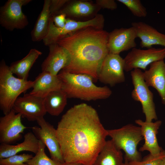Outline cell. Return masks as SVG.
Returning a JSON list of instances; mask_svg holds the SVG:
<instances>
[{
    "mask_svg": "<svg viewBox=\"0 0 165 165\" xmlns=\"http://www.w3.org/2000/svg\"><path fill=\"white\" fill-rule=\"evenodd\" d=\"M122 165H129V162L127 160H125L124 162L123 163Z\"/></svg>",
    "mask_w": 165,
    "mask_h": 165,
    "instance_id": "e575fe53",
    "label": "cell"
},
{
    "mask_svg": "<svg viewBox=\"0 0 165 165\" xmlns=\"http://www.w3.org/2000/svg\"><path fill=\"white\" fill-rule=\"evenodd\" d=\"M37 122L40 127L34 126L31 128L34 134L47 147L51 159L61 164L64 163L56 129L43 117L38 119Z\"/></svg>",
    "mask_w": 165,
    "mask_h": 165,
    "instance_id": "8fae6325",
    "label": "cell"
},
{
    "mask_svg": "<svg viewBox=\"0 0 165 165\" xmlns=\"http://www.w3.org/2000/svg\"><path fill=\"white\" fill-rule=\"evenodd\" d=\"M142 76L147 86L157 90L162 103L165 105V62L164 60L151 64L149 69L143 72Z\"/></svg>",
    "mask_w": 165,
    "mask_h": 165,
    "instance_id": "ac0fdd59",
    "label": "cell"
},
{
    "mask_svg": "<svg viewBox=\"0 0 165 165\" xmlns=\"http://www.w3.org/2000/svg\"><path fill=\"white\" fill-rule=\"evenodd\" d=\"M95 3L101 9L114 10L117 7V4L114 0H96Z\"/></svg>",
    "mask_w": 165,
    "mask_h": 165,
    "instance_id": "4dcf8cb0",
    "label": "cell"
},
{
    "mask_svg": "<svg viewBox=\"0 0 165 165\" xmlns=\"http://www.w3.org/2000/svg\"><path fill=\"white\" fill-rule=\"evenodd\" d=\"M137 38L136 31L132 26L115 29L108 33V47L109 53L119 54L122 52L135 48Z\"/></svg>",
    "mask_w": 165,
    "mask_h": 165,
    "instance_id": "5bb4252c",
    "label": "cell"
},
{
    "mask_svg": "<svg viewBox=\"0 0 165 165\" xmlns=\"http://www.w3.org/2000/svg\"><path fill=\"white\" fill-rule=\"evenodd\" d=\"M165 154V151L164 150L160 154L156 156L149 153L140 161L129 162V165H161Z\"/></svg>",
    "mask_w": 165,
    "mask_h": 165,
    "instance_id": "f1b7e54d",
    "label": "cell"
},
{
    "mask_svg": "<svg viewBox=\"0 0 165 165\" xmlns=\"http://www.w3.org/2000/svg\"><path fill=\"white\" fill-rule=\"evenodd\" d=\"M62 82L58 75L42 71L33 81L32 89L30 93L44 98L51 92L61 89Z\"/></svg>",
    "mask_w": 165,
    "mask_h": 165,
    "instance_id": "ffe728a7",
    "label": "cell"
},
{
    "mask_svg": "<svg viewBox=\"0 0 165 165\" xmlns=\"http://www.w3.org/2000/svg\"><path fill=\"white\" fill-rule=\"evenodd\" d=\"M124 59L119 54L109 53L102 62L98 74V80L111 86L124 82Z\"/></svg>",
    "mask_w": 165,
    "mask_h": 165,
    "instance_id": "30bf717a",
    "label": "cell"
},
{
    "mask_svg": "<svg viewBox=\"0 0 165 165\" xmlns=\"http://www.w3.org/2000/svg\"><path fill=\"white\" fill-rule=\"evenodd\" d=\"M13 109L16 113L29 121H36L43 118L46 112L44 104V98L30 94H25L19 97L15 101Z\"/></svg>",
    "mask_w": 165,
    "mask_h": 165,
    "instance_id": "7c38bea8",
    "label": "cell"
},
{
    "mask_svg": "<svg viewBox=\"0 0 165 165\" xmlns=\"http://www.w3.org/2000/svg\"><path fill=\"white\" fill-rule=\"evenodd\" d=\"M61 165H86L82 163H65L61 164Z\"/></svg>",
    "mask_w": 165,
    "mask_h": 165,
    "instance_id": "d6a6232c",
    "label": "cell"
},
{
    "mask_svg": "<svg viewBox=\"0 0 165 165\" xmlns=\"http://www.w3.org/2000/svg\"><path fill=\"white\" fill-rule=\"evenodd\" d=\"M22 116L12 109L0 118V142L10 144L22 138V133L27 128L22 123Z\"/></svg>",
    "mask_w": 165,
    "mask_h": 165,
    "instance_id": "4fadbf2b",
    "label": "cell"
},
{
    "mask_svg": "<svg viewBox=\"0 0 165 165\" xmlns=\"http://www.w3.org/2000/svg\"><path fill=\"white\" fill-rule=\"evenodd\" d=\"M33 81L14 76L4 59L0 63V108L4 115L13 109L14 103L22 93L32 88Z\"/></svg>",
    "mask_w": 165,
    "mask_h": 165,
    "instance_id": "277c9868",
    "label": "cell"
},
{
    "mask_svg": "<svg viewBox=\"0 0 165 165\" xmlns=\"http://www.w3.org/2000/svg\"><path fill=\"white\" fill-rule=\"evenodd\" d=\"M52 17L53 23L56 27L61 28L65 25L67 18L65 14L60 13Z\"/></svg>",
    "mask_w": 165,
    "mask_h": 165,
    "instance_id": "1f68e13d",
    "label": "cell"
},
{
    "mask_svg": "<svg viewBox=\"0 0 165 165\" xmlns=\"http://www.w3.org/2000/svg\"><path fill=\"white\" fill-rule=\"evenodd\" d=\"M143 72L138 68L131 71L130 75L134 88L131 92L132 98L140 102L142 105L143 113L145 116V121L151 122L156 120V115L153 95L145 81Z\"/></svg>",
    "mask_w": 165,
    "mask_h": 165,
    "instance_id": "52a82bcc",
    "label": "cell"
},
{
    "mask_svg": "<svg viewBox=\"0 0 165 165\" xmlns=\"http://www.w3.org/2000/svg\"><path fill=\"white\" fill-rule=\"evenodd\" d=\"M165 58V48L141 50L135 47L132 49L124 59V71L128 72L137 68L145 71L148 65Z\"/></svg>",
    "mask_w": 165,
    "mask_h": 165,
    "instance_id": "9c48e42d",
    "label": "cell"
},
{
    "mask_svg": "<svg viewBox=\"0 0 165 165\" xmlns=\"http://www.w3.org/2000/svg\"><path fill=\"white\" fill-rule=\"evenodd\" d=\"M132 26L136 30L137 38L140 40V46L147 49L154 45H160L165 48V35L154 28L142 22H134Z\"/></svg>",
    "mask_w": 165,
    "mask_h": 165,
    "instance_id": "d6986e66",
    "label": "cell"
},
{
    "mask_svg": "<svg viewBox=\"0 0 165 165\" xmlns=\"http://www.w3.org/2000/svg\"><path fill=\"white\" fill-rule=\"evenodd\" d=\"M123 154L111 139L106 141L93 165H122Z\"/></svg>",
    "mask_w": 165,
    "mask_h": 165,
    "instance_id": "7402d4cb",
    "label": "cell"
},
{
    "mask_svg": "<svg viewBox=\"0 0 165 165\" xmlns=\"http://www.w3.org/2000/svg\"><path fill=\"white\" fill-rule=\"evenodd\" d=\"M31 0H8L0 8V24L7 30L21 29L28 24L22 8Z\"/></svg>",
    "mask_w": 165,
    "mask_h": 165,
    "instance_id": "ba28073f",
    "label": "cell"
},
{
    "mask_svg": "<svg viewBox=\"0 0 165 165\" xmlns=\"http://www.w3.org/2000/svg\"><path fill=\"white\" fill-rule=\"evenodd\" d=\"M57 75L62 81L61 89L68 98L89 101L105 99L112 94L107 86H96L93 79L88 75L72 73L62 70Z\"/></svg>",
    "mask_w": 165,
    "mask_h": 165,
    "instance_id": "3957f363",
    "label": "cell"
},
{
    "mask_svg": "<svg viewBox=\"0 0 165 165\" xmlns=\"http://www.w3.org/2000/svg\"><path fill=\"white\" fill-rule=\"evenodd\" d=\"M105 18L103 15L97 14L94 18L85 21H77L67 18L64 26L62 28L56 27L54 24L52 17L50 20L47 33L43 40L44 45L49 46L57 43L64 38L79 30L89 27L103 29Z\"/></svg>",
    "mask_w": 165,
    "mask_h": 165,
    "instance_id": "8992f818",
    "label": "cell"
},
{
    "mask_svg": "<svg viewBox=\"0 0 165 165\" xmlns=\"http://www.w3.org/2000/svg\"><path fill=\"white\" fill-rule=\"evenodd\" d=\"M69 0H50L49 10L51 16H53L64 7Z\"/></svg>",
    "mask_w": 165,
    "mask_h": 165,
    "instance_id": "f546056e",
    "label": "cell"
},
{
    "mask_svg": "<svg viewBox=\"0 0 165 165\" xmlns=\"http://www.w3.org/2000/svg\"><path fill=\"white\" fill-rule=\"evenodd\" d=\"M101 9L92 2L69 0L57 14L63 13L66 15L67 18L77 21H85L94 18Z\"/></svg>",
    "mask_w": 165,
    "mask_h": 165,
    "instance_id": "9a60e30c",
    "label": "cell"
},
{
    "mask_svg": "<svg viewBox=\"0 0 165 165\" xmlns=\"http://www.w3.org/2000/svg\"><path fill=\"white\" fill-rule=\"evenodd\" d=\"M67 94L61 89L51 92L44 98L46 113L57 116L63 111L67 104Z\"/></svg>",
    "mask_w": 165,
    "mask_h": 165,
    "instance_id": "d4e9b609",
    "label": "cell"
},
{
    "mask_svg": "<svg viewBox=\"0 0 165 165\" xmlns=\"http://www.w3.org/2000/svg\"><path fill=\"white\" fill-rule=\"evenodd\" d=\"M109 136L116 147L125 152V160L128 162L141 160V156L137 150V146L143 138L140 126L126 125L117 129L108 130Z\"/></svg>",
    "mask_w": 165,
    "mask_h": 165,
    "instance_id": "5b68a950",
    "label": "cell"
},
{
    "mask_svg": "<svg viewBox=\"0 0 165 165\" xmlns=\"http://www.w3.org/2000/svg\"><path fill=\"white\" fill-rule=\"evenodd\" d=\"M45 145L39 140V148L35 156L26 163L28 165H61V164L49 158L45 152Z\"/></svg>",
    "mask_w": 165,
    "mask_h": 165,
    "instance_id": "484cf974",
    "label": "cell"
},
{
    "mask_svg": "<svg viewBox=\"0 0 165 165\" xmlns=\"http://www.w3.org/2000/svg\"><path fill=\"white\" fill-rule=\"evenodd\" d=\"M135 122L140 127L145 140V143L140 148L139 151H147L154 156L160 154L163 150L158 145L156 135L158 130L161 125V121L147 122L138 119L136 120Z\"/></svg>",
    "mask_w": 165,
    "mask_h": 165,
    "instance_id": "e0dca14e",
    "label": "cell"
},
{
    "mask_svg": "<svg viewBox=\"0 0 165 165\" xmlns=\"http://www.w3.org/2000/svg\"><path fill=\"white\" fill-rule=\"evenodd\" d=\"M130 11L133 14L138 17H145L147 14L146 8L140 0H117Z\"/></svg>",
    "mask_w": 165,
    "mask_h": 165,
    "instance_id": "4316f807",
    "label": "cell"
},
{
    "mask_svg": "<svg viewBox=\"0 0 165 165\" xmlns=\"http://www.w3.org/2000/svg\"><path fill=\"white\" fill-rule=\"evenodd\" d=\"M161 165H165V154L162 159Z\"/></svg>",
    "mask_w": 165,
    "mask_h": 165,
    "instance_id": "836d02e7",
    "label": "cell"
},
{
    "mask_svg": "<svg viewBox=\"0 0 165 165\" xmlns=\"http://www.w3.org/2000/svg\"><path fill=\"white\" fill-rule=\"evenodd\" d=\"M31 154L23 153L0 159V165H28L26 163L33 157Z\"/></svg>",
    "mask_w": 165,
    "mask_h": 165,
    "instance_id": "83f0119b",
    "label": "cell"
},
{
    "mask_svg": "<svg viewBox=\"0 0 165 165\" xmlns=\"http://www.w3.org/2000/svg\"><path fill=\"white\" fill-rule=\"evenodd\" d=\"M56 129L65 163L93 165L108 136L96 110L84 103L69 109Z\"/></svg>",
    "mask_w": 165,
    "mask_h": 165,
    "instance_id": "6da1fadb",
    "label": "cell"
},
{
    "mask_svg": "<svg viewBox=\"0 0 165 165\" xmlns=\"http://www.w3.org/2000/svg\"><path fill=\"white\" fill-rule=\"evenodd\" d=\"M50 0H45L42 9L39 14L31 34V40L34 42L43 40L48 30L51 17L49 10Z\"/></svg>",
    "mask_w": 165,
    "mask_h": 165,
    "instance_id": "cb8c5ba5",
    "label": "cell"
},
{
    "mask_svg": "<svg viewBox=\"0 0 165 165\" xmlns=\"http://www.w3.org/2000/svg\"><path fill=\"white\" fill-rule=\"evenodd\" d=\"M42 53L35 49H31L22 59L12 62L9 66L11 71L18 78L28 80L29 72L36 60Z\"/></svg>",
    "mask_w": 165,
    "mask_h": 165,
    "instance_id": "603a6c76",
    "label": "cell"
},
{
    "mask_svg": "<svg viewBox=\"0 0 165 165\" xmlns=\"http://www.w3.org/2000/svg\"><path fill=\"white\" fill-rule=\"evenodd\" d=\"M108 32L89 27L76 31L57 42L69 52L71 61L62 70L76 74H85L94 81L104 59L109 53Z\"/></svg>",
    "mask_w": 165,
    "mask_h": 165,
    "instance_id": "7a4b0ae2",
    "label": "cell"
},
{
    "mask_svg": "<svg viewBox=\"0 0 165 165\" xmlns=\"http://www.w3.org/2000/svg\"><path fill=\"white\" fill-rule=\"evenodd\" d=\"M48 46L49 53L41 64L42 70L57 75L61 70L69 65L71 56L65 48L57 43Z\"/></svg>",
    "mask_w": 165,
    "mask_h": 165,
    "instance_id": "2e32d148",
    "label": "cell"
},
{
    "mask_svg": "<svg viewBox=\"0 0 165 165\" xmlns=\"http://www.w3.org/2000/svg\"><path fill=\"white\" fill-rule=\"evenodd\" d=\"M24 140L16 145L1 143L0 145V159L5 158L22 151H27L36 154L39 148V140L34 133L28 132L24 135Z\"/></svg>",
    "mask_w": 165,
    "mask_h": 165,
    "instance_id": "44dd1931",
    "label": "cell"
}]
</instances>
